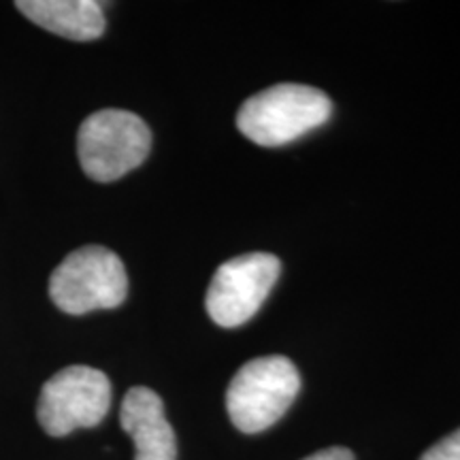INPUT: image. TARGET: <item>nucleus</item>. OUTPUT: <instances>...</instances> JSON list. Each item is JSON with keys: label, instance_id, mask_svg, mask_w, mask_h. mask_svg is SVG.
<instances>
[{"label": "nucleus", "instance_id": "f257e3e1", "mask_svg": "<svg viewBox=\"0 0 460 460\" xmlns=\"http://www.w3.org/2000/svg\"><path fill=\"white\" fill-rule=\"evenodd\" d=\"M332 102L318 88L279 84L250 96L239 109L241 135L262 147H278L296 141L329 122Z\"/></svg>", "mask_w": 460, "mask_h": 460}, {"label": "nucleus", "instance_id": "f03ea898", "mask_svg": "<svg viewBox=\"0 0 460 460\" xmlns=\"http://www.w3.org/2000/svg\"><path fill=\"white\" fill-rule=\"evenodd\" d=\"M301 376L286 356H262L245 362L226 390V410L241 433L271 429L295 402Z\"/></svg>", "mask_w": 460, "mask_h": 460}, {"label": "nucleus", "instance_id": "7ed1b4c3", "mask_svg": "<svg viewBox=\"0 0 460 460\" xmlns=\"http://www.w3.org/2000/svg\"><path fill=\"white\" fill-rule=\"evenodd\" d=\"M128 295V275L118 254L102 245H85L68 254L49 278V296L60 312L84 315L115 309Z\"/></svg>", "mask_w": 460, "mask_h": 460}, {"label": "nucleus", "instance_id": "20e7f679", "mask_svg": "<svg viewBox=\"0 0 460 460\" xmlns=\"http://www.w3.org/2000/svg\"><path fill=\"white\" fill-rule=\"evenodd\" d=\"M149 149V126L124 109H101L88 115L77 132L79 163L94 181L119 180L146 163Z\"/></svg>", "mask_w": 460, "mask_h": 460}, {"label": "nucleus", "instance_id": "39448f33", "mask_svg": "<svg viewBox=\"0 0 460 460\" xmlns=\"http://www.w3.org/2000/svg\"><path fill=\"white\" fill-rule=\"evenodd\" d=\"M111 407V382L92 367L73 365L45 382L39 394L37 418L51 437L101 424Z\"/></svg>", "mask_w": 460, "mask_h": 460}, {"label": "nucleus", "instance_id": "423d86ee", "mask_svg": "<svg viewBox=\"0 0 460 460\" xmlns=\"http://www.w3.org/2000/svg\"><path fill=\"white\" fill-rule=\"evenodd\" d=\"M281 262L267 252H252L217 267L205 307L222 329H237L256 315L279 278Z\"/></svg>", "mask_w": 460, "mask_h": 460}, {"label": "nucleus", "instance_id": "0eeeda50", "mask_svg": "<svg viewBox=\"0 0 460 460\" xmlns=\"http://www.w3.org/2000/svg\"><path fill=\"white\" fill-rule=\"evenodd\" d=\"M119 424L135 441V460H177L175 433L154 390L130 388L122 401Z\"/></svg>", "mask_w": 460, "mask_h": 460}, {"label": "nucleus", "instance_id": "6e6552de", "mask_svg": "<svg viewBox=\"0 0 460 460\" xmlns=\"http://www.w3.org/2000/svg\"><path fill=\"white\" fill-rule=\"evenodd\" d=\"M28 20L71 41H94L105 32V13L96 0H20Z\"/></svg>", "mask_w": 460, "mask_h": 460}, {"label": "nucleus", "instance_id": "1a4fd4ad", "mask_svg": "<svg viewBox=\"0 0 460 460\" xmlns=\"http://www.w3.org/2000/svg\"><path fill=\"white\" fill-rule=\"evenodd\" d=\"M420 460H460V429L437 441Z\"/></svg>", "mask_w": 460, "mask_h": 460}, {"label": "nucleus", "instance_id": "9d476101", "mask_svg": "<svg viewBox=\"0 0 460 460\" xmlns=\"http://www.w3.org/2000/svg\"><path fill=\"white\" fill-rule=\"evenodd\" d=\"M303 460H354V454L348 447H329V450H320Z\"/></svg>", "mask_w": 460, "mask_h": 460}]
</instances>
